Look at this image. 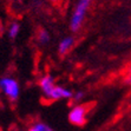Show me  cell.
Masks as SVG:
<instances>
[{"label":"cell","mask_w":131,"mask_h":131,"mask_svg":"<svg viewBox=\"0 0 131 131\" xmlns=\"http://www.w3.org/2000/svg\"><path fill=\"white\" fill-rule=\"evenodd\" d=\"M92 1L93 0H78L77 1V4L74 5V8H73L72 13H71V18H70L71 31L78 32L82 28Z\"/></svg>","instance_id":"cell-1"},{"label":"cell","mask_w":131,"mask_h":131,"mask_svg":"<svg viewBox=\"0 0 131 131\" xmlns=\"http://www.w3.org/2000/svg\"><path fill=\"white\" fill-rule=\"evenodd\" d=\"M20 84L14 77L3 76L0 77V93L11 102H17L20 96Z\"/></svg>","instance_id":"cell-2"},{"label":"cell","mask_w":131,"mask_h":131,"mask_svg":"<svg viewBox=\"0 0 131 131\" xmlns=\"http://www.w3.org/2000/svg\"><path fill=\"white\" fill-rule=\"evenodd\" d=\"M86 116H88V107L80 103L72 106L69 111V121L71 124L77 126H83L85 124Z\"/></svg>","instance_id":"cell-3"},{"label":"cell","mask_w":131,"mask_h":131,"mask_svg":"<svg viewBox=\"0 0 131 131\" xmlns=\"http://www.w3.org/2000/svg\"><path fill=\"white\" fill-rule=\"evenodd\" d=\"M38 85H39V89H40V91H41V95L44 96V98L49 101L50 96H51L53 89L57 85V83H56L54 78L51 74H45V76H43L39 79Z\"/></svg>","instance_id":"cell-4"},{"label":"cell","mask_w":131,"mask_h":131,"mask_svg":"<svg viewBox=\"0 0 131 131\" xmlns=\"http://www.w3.org/2000/svg\"><path fill=\"white\" fill-rule=\"evenodd\" d=\"M73 93L74 92L72 90H70L69 88L61 85H56V88L53 89L51 96H50L49 101H63V99H72Z\"/></svg>","instance_id":"cell-5"},{"label":"cell","mask_w":131,"mask_h":131,"mask_svg":"<svg viewBox=\"0 0 131 131\" xmlns=\"http://www.w3.org/2000/svg\"><path fill=\"white\" fill-rule=\"evenodd\" d=\"M73 46H74V38L73 37H65L63 39L60 40L58 43V53L60 56H66L71 50L73 49Z\"/></svg>","instance_id":"cell-6"},{"label":"cell","mask_w":131,"mask_h":131,"mask_svg":"<svg viewBox=\"0 0 131 131\" xmlns=\"http://www.w3.org/2000/svg\"><path fill=\"white\" fill-rule=\"evenodd\" d=\"M20 33V24L17 21H13L8 25L7 27V34H8L9 39H15Z\"/></svg>","instance_id":"cell-7"},{"label":"cell","mask_w":131,"mask_h":131,"mask_svg":"<svg viewBox=\"0 0 131 131\" xmlns=\"http://www.w3.org/2000/svg\"><path fill=\"white\" fill-rule=\"evenodd\" d=\"M51 37H50V33L46 30H39L38 33H37V40L38 43L41 44V45H46V44L50 41Z\"/></svg>","instance_id":"cell-8"},{"label":"cell","mask_w":131,"mask_h":131,"mask_svg":"<svg viewBox=\"0 0 131 131\" xmlns=\"http://www.w3.org/2000/svg\"><path fill=\"white\" fill-rule=\"evenodd\" d=\"M27 131H54L53 129H51L47 124L45 123H41V122H36L33 124L31 125L28 128Z\"/></svg>","instance_id":"cell-9"},{"label":"cell","mask_w":131,"mask_h":131,"mask_svg":"<svg viewBox=\"0 0 131 131\" xmlns=\"http://www.w3.org/2000/svg\"><path fill=\"white\" fill-rule=\"evenodd\" d=\"M83 98H84V92H83V91H76L74 93H73L72 101L74 102V103L79 104L80 102L83 101Z\"/></svg>","instance_id":"cell-10"},{"label":"cell","mask_w":131,"mask_h":131,"mask_svg":"<svg viewBox=\"0 0 131 131\" xmlns=\"http://www.w3.org/2000/svg\"><path fill=\"white\" fill-rule=\"evenodd\" d=\"M126 82L129 84H131V67H130V70H129V73L126 74Z\"/></svg>","instance_id":"cell-11"}]
</instances>
